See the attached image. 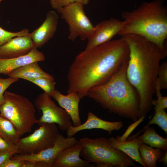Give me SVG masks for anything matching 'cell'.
<instances>
[{"mask_svg":"<svg viewBox=\"0 0 167 167\" xmlns=\"http://www.w3.org/2000/svg\"><path fill=\"white\" fill-rule=\"evenodd\" d=\"M130 50L124 37L80 53L69 68L67 93L75 92L80 100L91 88L101 84L129 60Z\"/></svg>","mask_w":167,"mask_h":167,"instance_id":"cell-1","label":"cell"},{"mask_svg":"<svg viewBox=\"0 0 167 167\" xmlns=\"http://www.w3.org/2000/svg\"><path fill=\"white\" fill-rule=\"evenodd\" d=\"M121 36L126 39L129 49L126 75L139 96V118L145 117L152 110L160 62L167 53L139 35L127 34Z\"/></svg>","mask_w":167,"mask_h":167,"instance_id":"cell-2","label":"cell"},{"mask_svg":"<svg viewBox=\"0 0 167 167\" xmlns=\"http://www.w3.org/2000/svg\"><path fill=\"white\" fill-rule=\"evenodd\" d=\"M128 62L105 83L89 89L87 96L110 113L134 122L139 119L140 101L136 90L127 77Z\"/></svg>","mask_w":167,"mask_h":167,"instance_id":"cell-3","label":"cell"},{"mask_svg":"<svg viewBox=\"0 0 167 167\" xmlns=\"http://www.w3.org/2000/svg\"><path fill=\"white\" fill-rule=\"evenodd\" d=\"M122 28L118 35L142 36L167 53V9L163 0L145 1L136 8L124 11Z\"/></svg>","mask_w":167,"mask_h":167,"instance_id":"cell-4","label":"cell"},{"mask_svg":"<svg viewBox=\"0 0 167 167\" xmlns=\"http://www.w3.org/2000/svg\"><path fill=\"white\" fill-rule=\"evenodd\" d=\"M83 145L80 156L98 167L138 166L134 161L122 151L113 147L109 139L104 137L82 138Z\"/></svg>","mask_w":167,"mask_h":167,"instance_id":"cell-5","label":"cell"},{"mask_svg":"<svg viewBox=\"0 0 167 167\" xmlns=\"http://www.w3.org/2000/svg\"><path fill=\"white\" fill-rule=\"evenodd\" d=\"M5 101L0 105V115L13 124L20 137L30 132L37 124L35 106L27 98L11 92L4 93Z\"/></svg>","mask_w":167,"mask_h":167,"instance_id":"cell-6","label":"cell"},{"mask_svg":"<svg viewBox=\"0 0 167 167\" xmlns=\"http://www.w3.org/2000/svg\"><path fill=\"white\" fill-rule=\"evenodd\" d=\"M84 5L75 2L56 10L68 24L69 32L68 38L72 41L78 37L82 41L87 39L94 29V26L85 14Z\"/></svg>","mask_w":167,"mask_h":167,"instance_id":"cell-7","label":"cell"},{"mask_svg":"<svg viewBox=\"0 0 167 167\" xmlns=\"http://www.w3.org/2000/svg\"><path fill=\"white\" fill-rule=\"evenodd\" d=\"M31 135L20 138L16 144L19 153L37 154L54 145L60 134L54 123H45Z\"/></svg>","mask_w":167,"mask_h":167,"instance_id":"cell-8","label":"cell"},{"mask_svg":"<svg viewBox=\"0 0 167 167\" xmlns=\"http://www.w3.org/2000/svg\"><path fill=\"white\" fill-rule=\"evenodd\" d=\"M51 97L44 92L35 99V106L42 113L37 124L39 125L45 123L57 124L61 130L66 131L73 126L71 117L65 110L56 105Z\"/></svg>","mask_w":167,"mask_h":167,"instance_id":"cell-9","label":"cell"},{"mask_svg":"<svg viewBox=\"0 0 167 167\" xmlns=\"http://www.w3.org/2000/svg\"><path fill=\"white\" fill-rule=\"evenodd\" d=\"M77 141L73 136L66 138L59 134L53 147L37 154L20 153L16 156L14 155L12 157L33 163L42 162L46 164L49 167H52L54 160L58 154L63 149L73 145Z\"/></svg>","mask_w":167,"mask_h":167,"instance_id":"cell-10","label":"cell"},{"mask_svg":"<svg viewBox=\"0 0 167 167\" xmlns=\"http://www.w3.org/2000/svg\"><path fill=\"white\" fill-rule=\"evenodd\" d=\"M123 21L114 18L104 20L94 26L93 32L87 39V50L111 40L122 29Z\"/></svg>","mask_w":167,"mask_h":167,"instance_id":"cell-11","label":"cell"},{"mask_svg":"<svg viewBox=\"0 0 167 167\" xmlns=\"http://www.w3.org/2000/svg\"><path fill=\"white\" fill-rule=\"evenodd\" d=\"M59 17L53 10L48 11L42 24L30 33L34 47L41 48L54 36L57 28Z\"/></svg>","mask_w":167,"mask_h":167,"instance_id":"cell-12","label":"cell"},{"mask_svg":"<svg viewBox=\"0 0 167 167\" xmlns=\"http://www.w3.org/2000/svg\"><path fill=\"white\" fill-rule=\"evenodd\" d=\"M83 145L79 140L73 145L63 149L56 156L52 167H92L95 164L83 159L80 152Z\"/></svg>","mask_w":167,"mask_h":167,"instance_id":"cell-13","label":"cell"},{"mask_svg":"<svg viewBox=\"0 0 167 167\" xmlns=\"http://www.w3.org/2000/svg\"><path fill=\"white\" fill-rule=\"evenodd\" d=\"M29 35L12 38L0 48V58L10 59L28 54L34 47Z\"/></svg>","mask_w":167,"mask_h":167,"instance_id":"cell-14","label":"cell"},{"mask_svg":"<svg viewBox=\"0 0 167 167\" xmlns=\"http://www.w3.org/2000/svg\"><path fill=\"white\" fill-rule=\"evenodd\" d=\"M121 121L110 122L103 120L95 115L91 111H88V118L85 122L77 126H73L67 131V137H73L78 132L84 130L94 129H101L107 131L109 134H112L113 131H118L123 126Z\"/></svg>","mask_w":167,"mask_h":167,"instance_id":"cell-15","label":"cell"},{"mask_svg":"<svg viewBox=\"0 0 167 167\" xmlns=\"http://www.w3.org/2000/svg\"><path fill=\"white\" fill-rule=\"evenodd\" d=\"M34 47L28 54L19 57L10 58H0V74L7 75L12 71L30 63L44 61L43 53Z\"/></svg>","mask_w":167,"mask_h":167,"instance_id":"cell-16","label":"cell"},{"mask_svg":"<svg viewBox=\"0 0 167 167\" xmlns=\"http://www.w3.org/2000/svg\"><path fill=\"white\" fill-rule=\"evenodd\" d=\"M51 97L70 115L73 126H77L82 124L79 110V103L80 100L77 93L72 92L65 95L55 90Z\"/></svg>","mask_w":167,"mask_h":167,"instance_id":"cell-17","label":"cell"},{"mask_svg":"<svg viewBox=\"0 0 167 167\" xmlns=\"http://www.w3.org/2000/svg\"><path fill=\"white\" fill-rule=\"evenodd\" d=\"M108 139L113 147L122 151L143 167H146L139 154V146L142 143L139 139L136 137L129 140L120 141L113 136Z\"/></svg>","mask_w":167,"mask_h":167,"instance_id":"cell-18","label":"cell"},{"mask_svg":"<svg viewBox=\"0 0 167 167\" xmlns=\"http://www.w3.org/2000/svg\"><path fill=\"white\" fill-rule=\"evenodd\" d=\"M137 137L142 143L151 147L159 148L164 152L167 151V138L159 135L154 127L149 126L143 128L136 134L130 137L128 140Z\"/></svg>","mask_w":167,"mask_h":167,"instance_id":"cell-19","label":"cell"},{"mask_svg":"<svg viewBox=\"0 0 167 167\" xmlns=\"http://www.w3.org/2000/svg\"><path fill=\"white\" fill-rule=\"evenodd\" d=\"M9 77L22 79L27 80L31 78H44L54 80L50 75L44 71L39 66L38 62H33L17 68L7 75Z\"/></svg>","mask_w":167,"mask_h":167,"instance_id":"cell-20","label":"cell"},{"mask_svg":"<svg viewBox=\"0 0 167 167\" xmlns=\"http://www.w3.org/2000/svg\"><path fill=\"white\" fill-rule=\"evenodd\" d=\"M139 149L140 157L146 167H156L157 162L164 153L161 149L154 148L143 143L140 144Z\"/></svg>","mask_w":167,"mask_h":167,"instance_id":"cell-21","label":"cell"},{"mask_svg":"<svg viewBox=\"0 0 167 167\" xmlns=\"http://www.w3.org/2000/svg\"><path fill=\"white\" fill-rule=\"evenodd\" d=\"M0 136L6 141L16 145L20 138L12 123L0 115Z\"/></svg>","mask_w":167,"mask_h":167,"instance_id":"cell-22","label":"cell"},{"mask_svg":"<svg viewBox=\"0 0 167 167\" xmlns=\"http://www.w3.org/2000/svg\"><path fill=\"white\" fill-rule=\"evenodd\" d=\"M155 113L153 117L144 127L152 124H156L167 134V114L165 109L154 107Z\"/></svg>","mask_w":167,"mask_h":167,"instance_id":"cell-23","label":"cell"},{"mask_svg":"<svg viewBox=\"0 0 167 167\" xmlns=\"http://www.w3.org/2000/svg\"><path fill=\"white\" fill-rule=\"evenodd\" d=\"M42 88L44 92L52 96L55 90L54 80L44 78H31L27 79Z\"/></svg>","mask_w":167,"mask_h":167,"instance_id":"cell-24","label":"cell"},{"mask_svg":"<svg viewBox=\"0 0 167 167\" xmlns=\"http://www.w3.org/2000/svg\"><path fill=\"white\" fill-rule=\"evenodd\" d=\"M29 33L28 30L27 29H24L16 32H13L5 30L0 27V48L14 37L29 35Z\"/></svg>","mask_w":167,"mask_h":167,"instance_id":"cell-25","label":"cell"},{"mask_svg":"<svg viewBox=\"0 0 167 167\" xmlns=\"http://www.w3.org/2000/svg\"><path fill=\"white\" fill-rule=\"evenodd\" d=\"M161 90L159 82L157 79L155 91L157 99L153 100L152 105H154V107L165 109L167 107V97L162 96L161 92Z\"/></svg>","mask_w":167,"mask_h":167,"instance_id":"cell-26","label":"cell"},{"mask_svg":"<svg viewBox=\"0 0 167 167\" xmlns=\"http://www.w3.org/2000/svg\"><path fill=\"white\" fill-rule=\"evenodd\" d=\"M158 80L161 89L167 88V62L165 61L160 64L157 73Z\"/></svg>","mask_w":167,"mask_h":167,"instance_id":"cell-27","label":"cell"},{"mask_svg":"<svg viewBox=\"0 0 167 167\" xmlns=\"http://www.w3.org/2000/svg\"><path fill=\"white\" fill-rule=\"evenodd\" d=\"M18 79L9 77L2 78L0 77V105L4 101V93L6 89L13 83L18 81Z\"/></svg>","mask_w":167,"mask_h":167,"instance_id":"cell-28","label":"cell"},{"mask_svg":"<svg viewBox=\"0 0 167 167\" xmlns=\"http://www.w3.org/2000/svg\"><path fill=\"white\" fill-rule=\"evenodd\" d=\"M89 1L90 0H50V3L52 7L56 10L59 7L75 2H79L84 5H86L89 3Z\"/></svg>","mask_w":167,"mask_h":167,"instance_id":"cell-29","label":"cell"},{"mask_svg":"<svg viewBox=\"0 0 167 167\" xmlns=\"http://www.w3.org/2000/svg\"><path fill=\"white\" fill-rule=\"evenodd\" d=\"M145 118L144 117L142 116L139 118L137 121L128 126L125 132L121 136H118L115 138L116 139L120 141L126 140L135 128L143 121Z\"/></svg>","mask_w":167,"mask_h":167,"instance_id":"cell-30","label":"cell"},{"mask_svg":"<svg viewBox=\"0 0 167 167\" xmlns=\"http://www.w3.org/2000/svg\"><path fill=\"white\" fill-rule=\"evenodd\" d=\"M24 161V160L11 157L7 159L0 167H22Z\"/></svg>","mask_w":167,"mask_h":167,"instance_id":"cell-31","label":"cell"},{"mask_svg":"<svg viewBox=\"0 0 167 167\" xmlns=\"http://www.w3.org/2000/svg\"><path fill=\"white\" fill-rule=\"evenodd\" d=\"M17 153H19V150H6L0 152V167L7 159Z\"/></svg>","mask_w":167,"mask_h":167,"instance_id":"cell-32","label":"cell"},{"mask_svg":"<svg viewBox=\"0 0 167 167\" xmlns=\"http://www.w3.org/2000/svg\"><path fill=\"white\" fill-rule=\"evenodd\" d=\"M6 150L19 151L16 144L6 141L0 136V152Z\"/></svg>","mask_w":167,"mask_h":167,"instance_id":"cell-33","label":"cell"},{"mask_svg":"<svg viewBox=\"0 0 167 167\" xmlns=\"http://www.w3.org/2000/svg\"><path fill=\"white\" fill-rule=\"evenodd\" d=\"M22 167H49V166L42 162L33 163L29 161L24 160Z\"/></svg>","mask_w":167,"mask_h":167,"instance_id":"cell-34","label":"cell"},{"mask_svg":"<svg viewBox=\"0 0 167 167\" xmlns=\"http://www.w3.org/2000/svg\"><path fill=\"white\" fill-rule=\"evenodd\" d=\"M160 162H162L165 166L167 165V151L164 152V155L158 160Z\"/></svg>","mask_w":167,"mask_h":167,"instance_id":"cell-35","label":"cell"},{"mask_svg":"<svg viewBox=\"0 0 167 167\" xmlns=\"http://www.w3.org/2000/svg\"><path fill=\"white\" fill-rule=\"evenodd\" d=\"M2 0H0V2L2 1Z\"/></svg>","mask_w":167,"mask_h":167,"instance_id":"cell-36","label":"cell"}]
</instances>
